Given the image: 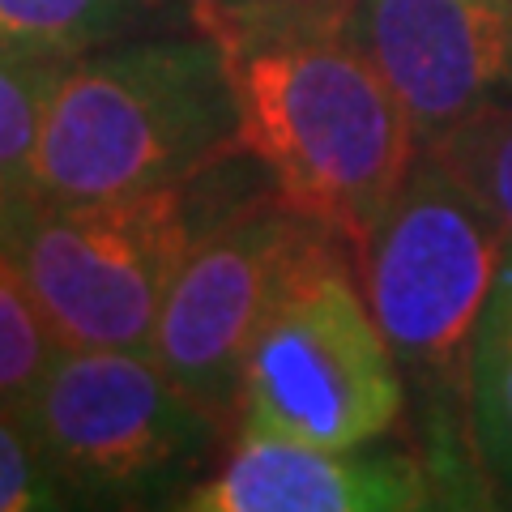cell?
<instances>
[{"label":"cell","mask_w":512,"mask_h":512,"mask_svg":"<svg viewBox=\"0 0 512 512\" xmlns=\"http://www.w3.org/2000/svg\"><path fill=\"white\" fill-rule=\"evenodd\" d=\"M239 141L269 180L350 252L367 244L419 154L402 103L346 26V0H210Z\"/></svg>","instance_id":"1"},{"label":"cell","mask_w":512,"mask_h":512,"mask_svg":"<svg viewBox=\"0 0 512 512\" xmlns=\"http://www.w3.org/2000/svg\"><path fill=\"white\" fill-rule=\"evenodd\" d=\"M504 252L508 235L495 214L431 150L414 154L397 197L355 252L406 402L419 406V453L453 504H487L483 495L495 491L474 444L470 367Z\"/></svg>","instance_id":"2"},{"label":"cell","mask_w":512,"mask_h":512,"mask_svg":"<svg viewBox=\"0 0 512 512\" xmlns=\"http://www.w3.org/2000/svg\"><path fill=\"white\" fill-rule=\"evenodd\" d=\"M274 188L239 146L192 180L111 201L0 205V256L26 282L60 346L150 350L163 299L197 239L235 205Z\"/></svg>","instance_id":"3"},{"label":"cell","mask_w":512,"mask_h":512,"mask_svg":"<svg viewBox=\"0 0 512 512\" xmlns=\"http://www.w3.org/2000/svg\"><path fill=\"white\" fill-rule=\"evenodd\" d=\"M239 146L227 52L210 30L111 43L64 64L39 133L35 197H133L192 180Z\"/></svg>","instance_id":"4"},{"label":"cell","mask_w":512,"mask_h":512,"mask_svg":"<svg viewBox=\"0 0 512 512\" xmlns=\"http://www.w3.org/2000/svg\"><path fill=\"white\" fill-rule=\"evenodd\" d=\"M350 261L342 235L316 231L286 269L248 346L231 436L359 448L406 414V380Z\"/></svg>","instance_id":"5"},{"label":"cell","mask_w":512,"mask_h":512,"mask_svg":"<svg viewBox=\"0 0 512 512\" xmlns=\"http://www.w3.org/2000/svg\"><path fill=\"white\" fill-rule=\"evenodd\" d=\"M13 423L77 508H175L231 431L128 346H60Z\"/></svg>","instance_id":"6"},{"label":"cell","mask_w":512,"mask_h":512,"mask_svg":"<svg viewBox=\"0 0 512 512\" xmlns=\"http://www.w3.org/2000/svg\"><path fill=\"white\" fill-rule=\"evenodd\" d=\"M316 231L329 227L299 214L278 188H261L197 239L163 299L150 342L154 359L227 427H235L248 346L286 269Z\"/></svg>","instance_id":"7"},{"label":"cell","mask_w":512,"mask_h":512,"mask_svg":"<svg viewBox=\"0 0 512 512\" xmlns=\"http://www.w3.org/2000/svg\"><path fill=\"white\" fill-rule=\"evenodd\" d=\"M346 26L419 150L512 103V0H346Z\"/></svg>","instance_id":"8"},{"label":"cell","mask_w":512,"mask_h":512,"mask_svg":"<svg viewBox=\"0 0 512 512\" xmlns=\"http://www.w3.org/2000/svg\"><path fill=\"white\" fill-rule=\"evenodd\" d=\"M444 504L419 448L372 440L320 448L278 436H231L222 461L192 483L184 512H419Z\"/></svg>","instance_id":"9"},{"label":"cell","mask_w":512,"mask_h":512,"mask_svg":"<svg viewBox=\"0 0 512 512\" xmlns=\"http://www.w3.org/2000/svg\"><path fill=\"white\" fill-rule=\"evenodd\" d=\"M210 0H0V43L43 60H77L111 43L201 30Z\"/></svg>","instance_id":"10"},{"label":"cell","mask_w":512,"mask_h":512,"mask_svg":"<svg viewBox=\"0 0 512 512\" xmlns=\"http://www.w3.org/2000/svg\"><path fill=\"white\" fill-rule=\"evenodd\" d=\"M470 419L491 487L512 491V239L474 342Z\"/></svg>","instance_id":"11"},{"label":"cell","mask_w":512,"mask_h":512,"mask_svg":"<svg viewBox=\"0 0 512 512\" xmlns=\"http://www.w3.org/2000/svg\"><path fill=\"white\" fill-rule=\"evenodd\" d=\"M64 64L0 43V205L35 192L39 133Z\"/></svg>","instance_id":"12"},{"label":"cell","mask_w":512,"mask_h":512,"mask_svg":"<svg viewBox=\"0 0 512 512\" xmlns=\"http://www.w3.org/2000/svg\"><path fill=\"white\" fill-rule=\"evenodd\" d=\"M60 338L13 265L0 256V414L13 419L56 359Z\"/></svg>","instance_id":"13"},{"label":"cell","mask_w":512,"mask_h":512,"mask_svg":"<svg viewBox=\"0 0 512 512\" xmlns=\"http://www.w3.org/2000/svg\"><path fill=\"white\" fill-rule=\"evenodd\" d=\"M431 154L453 167L457 180L487 205L512 239V103L461 124L440 146H431Z\"/></svg>","instance_id":"14"},{"label":"cell","mask_w":512,"mask_h":512,"mask_svg":"<svg viewBox=\"0 0 512 512\" xmlns=\"http://www.w3.org/2000/svg\"><path fill=\"white\" fill-rule=\"evenodd\" d=\"M43 508H77L52 474L43 470L22 427L0 414V512H43Z\"/></svg>","instance_id":"15"}]
</instances>
